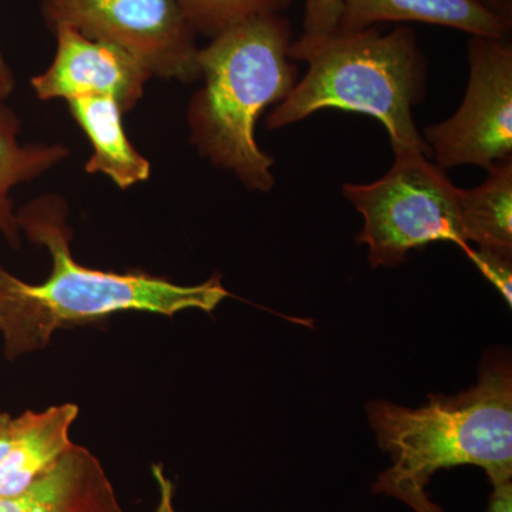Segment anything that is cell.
<instances>
[{"instance_id":"obj_20","label":"cell","mask_w":512,"mask_h":512,"mask_svg":"<svg viewBox=\"0 0 512 512\" xmlns=\"http://www.w3.org/2000/svg\"><path fill=\"white\" fill-rule=\"evenodd\" d=\"M15 83L16 80L12 69H10L8 62H6L2 50H0V101H5L13 93Z\"/></svg>"},{"instance_id":"obj_17","label":"cell","mask_w":512,"mask_h":512,"mask_svg":"<svg viewBox=\"0 0 512 512\" xmlns=\"http://www.w3.org/2000/svg\"><path fill=\"white\" fill-rule=\"evenodd\" d=\"M468 256L473 259L474 264L487 276L488 281L497 286L498 291L511 306L512 302V259H505L503 256L491 254V252L480 251V249H466Z\"/></svg>"},{"instance_id":"obj_15","label":"cell","mask_w":512,"mask_h":512,"mask_svg":"<svg viewBox=\"0 0 512 512\" xmlns=\"http://www.w3.org/2000/svg\"><path fill=\"white\" fill-rule=\"evenodd\" d=\"M289 2L291 0H177L195 35L211 39L248 20L279 15Z\"/></svg>"},{"instance_id":"obj_7","label":"cell","mask_w":512,"mask_h":512,"mask_svg":"<svg viewBox=\"0 0 512 512\" xmlns=\"http://www.w3.org/2000/svg\"><path fill=\"white\" fill-rule=\"evenodd\" d=\"M463 103L446 121L424 130L434 163L490 170L512 158V46L507 37L473 36Z\"/></svg>"},{"instance_id":"obj_1","label":"cell","mask_w":512,"mask_h":512,"mask_svg":"<svg viewBox=\"0 0 512 512\" xmlns=\"http://www.w3.org/2000/svg\"><path fill=\"white\" fill-rule=\"evenodd\" d=\"M67 205L56 195H43L18 212L20 232L45 247L52 272L32 285L0 265V333L9 360L46 348L59 328L94 322L117 312L174 316L187 309L211 313L229 292L215 275L200 285L173 284L147 272L97 271L73 258Z\"/></svg>"},{"instance_id":"obj_13","label":"cell","mask_w":512,"mask_h":512,"mask_svg":"<svg viewBox=\"0 0 512 512\" xmlns=\"http://www.w3.org/2000/svg\"><path fill=\"white\" fill-rule=\"evenodd\" d=\"M473 190H458L464 242L512 259V158L495 164Z\"/></svg>"},{"instance_id":"obj_2","label":"cell","mask_w":512,"mask_h":512,"mask_svg":"<svg viewBox=\"0 0 512 512\" xmlns=\"http://www.w3.org/2000/svg\"><path fill=\"white\" fill-rule=\"evenodd\" d=\"M377 443L392 464L372 490L402 501L413 512H443L431 501L434 474L460 466L483 468L491 484L512 477V366L510 353H485L476 386L431 394L417 409L387 400L367 403Z\"/></svg>"},{"instance_id":"obj_3","label":"cell","mask_w":512,"mask_h":512,"mask_svg":"<svg viewBox=\"0 0 512 512\" xmlns=\"http://www.w3.org/2000/svg\"><path fill=\"white\" fill-rule=\"evenodd\" d=\"M292 43L291 23L269 15L225 30L198 52L204 86L188 107L191 141L251 191L276 184L275 158L261 150L255 130L261 114L298 83Z\"/></svg>"},{"instance_id":"obj_21","label":"cell","mask_w":512,"mask_h":512,"mask_svg":"<svg viewBox=\"0 0 512 512\" xmlns=\"http://www.w3.org/2000/svg\"><path fill=\"white\" fill-rule=\"evenodd\" d=\"M13 417L9 413H0V464L8 454L10 441H12Z\"/></svg>"},{"instance_id":"obj_8","label":"cell","mask_w":512,"mask_h":512,"mask_svg":"<svg viewBox=\"0 0 512 512\" xmlns=\"http://www.w3.org/2000/svg\"><path fill=\"white\" fill-rule=\"evenodd\" d=\"M53 35L57 42L55 59L46 72L32 79L40 100L110 97L123 113L141 100L153 73L137 57L67 26L56 29Z\"/></svg>"},{"instance_id":"obj_9","label":"cell","mask_w":512,"mask_h":512,"mask_svg":"<svg viewBox=\"0 0 512 512\" xmlns=\"http://www.w3.org/2000/svg\"><path fill=\"white\" fill-rule=\"evenodd\" d=\"M0 512H124L100 461L74 444L25 493L0 498Z\"/></svg>"},{"instance_id":"obj_10","label":"cell","mask_w":512,"mask_h":512,"mask_svg":"<svg viewBox=\"0 0 512 512\" xmlns=\"http://www.w3.org/2000/svg\"><path fill=\"white\" fill-rule=\"evenodd\" d=\"M77 416L79 407L66 403L13 417L12 441L0 464V498L25 493L72 450L70 429Z\"/></svg>"},{"instance_id":"obj_6","label":"cell","mask_w":512,"mask_h":512,"mask_svg":"<svg viewBox=\"0 0 512 512\" xmlns=\"http://www.w3.org/2000/svg\"><path fill=\"white\" fill-rule=\"evenodd\" d=\"M50 32L67 26L137 57L153 76L201 79L194 30L177 0H40Z\"/></svg>"},{"instance_id":"obj_5","label":"cell","mask_w":512,"mask_h":512,"mask_svg":"<svg viewBox=\"0 0 512 512\" xmlns=\"http://www.w3.org/2000/svg\"><path fill=\"white\" fill-rule=\"evenodd\" d=\"M346 200L363 215L357 244L372 268H396L410 251L448 241L466 251L458 188L443 168L416 150L394 153L390 170L370 184H345Z\"/></svg>"},{"instance_id":"obj_11","label":"cell","mask_w":512,"mask_h":512,"mask_svg":"<svg viewBox=\"0 0 512 512\" xmlns=\"http://www.w3.org/2000/svg\"><path fill=\"white\" fill-rule=\"evenodd\" d=\"M340 32L373 28L376 23L419 22L463 30L471 36L500 37L512 20L485 9L474 0H340Z\"/></svg>"},{"instance_id":"obj_19","label":"cell","mask_w":512,"mask_h":512,"mask_svg":"<svg viewBox=\"0 0 512 512\" xmlns=\"http://www.w3.org/2000/svg\"><path fill=\"white\" fill-rule=\"evenodd\" d=\"M158 484L161 488V501L157 512H175L173 507V484L164 477L163 470L160 467L154 468Z\"/></svg>"},{"instance_id":"obj_12","label":"cell","mask_w":512,"mask_h":512,"mask_svg":"<svg viewBox=\"0 0 512 512\" xmlns=\"http://www.w3.org/2000/svg\"><path fill=\"white\" fill-rule=\"evenodd\" d=\"M67 104L73 119L92 143L93 156L86 164L87 173L107 175L121 190L148 180L151 165L124 133V113L116 100L89 96L67 100Z\"/></svg>"},{"instance_id":"obj_14","label":"cell","mask_w":512,"mask_h":512,"mask_svg":"<svg viewBox=\"0 0 512 512\" xmlns=\"http://www.w3.org/2000/svg\"><path fill=\"white\" fill-rule=\"evenodd\" d=\"M16 114L0 101V235L20 247L18 212L13 210L10 192L35 180L66 158L69 151L59 144H22Z\"/></svg>"},{"instance_id":"obj_18","label":"cell","mask_w":512,"mask_h":512,"mask_svg":"<svg viewBox=\"0 0 512 512\" xmlns=\"http://www.w3.org/2000/svg\"><path fill=\"white\" fill-rule=\"evenodd\" d=\"M494 491L490 500V511L488 512H512V484L500 483L493 485Z\"/></svg>"},{"instance_id":"obj_16","label":"cell","mask_w":512,"mask_h":512,"mask_svg":"<svg viewBox=\"0 0 512 512\" xmlns=\"http://www.w3.org/2000/svg\"><path fill=\"white\" fill-rule=\"evenodd\" d=\"M342 18L340 0H306L305 23L301 39L293 46H309L338 32Z\"/></svg>"},{"instance_id":"obj_4","label":"cell","mask_w":512,"mask_h":512,"mask_svg":"<svg viewBox=\"0 0 512 512\" xmlns=\"http://www.w3.org/2000/svg\"><path fill=\"white\" fill-rule=\"evenodd\" d=\"M292 60L308 72L266 119L269 130L305 120L323 109L355 111L386 127L394 153L416 150L431 158L413 107L426 96L427 60L406 26L333 33L309 46H291Z\"/></svg>"},{"instance_id":"obj_22","label":"cell","mask_w":512,"mask_h":512,"mask_svg":"<svg viewBox=\"0 0 512 512\" xmlns=\"http://www.w3.org/2000/svg\"><path fill=\"white\" fill-rule=\"evenodd\" d=\"M480 3L485 9L503 16V18L512 20V0H474Z\"/></svg>"}]
</instances>
